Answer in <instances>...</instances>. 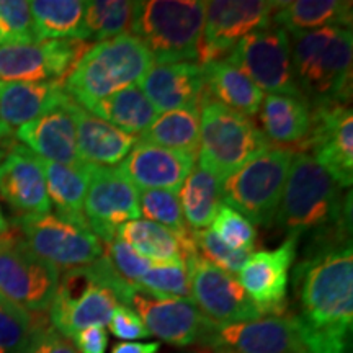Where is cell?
Returning <instances> with one entry per match:
<instances>
[{
  "label": "cell",
  "instance_id": "obj_1",
  "mask_svg": "<svg viewBox=\"0 0 353 353\" xmlns=\"http://www.w3.org/2000/svg\"><path fill=\"white\" fill-rule=\"evenodd\" d=\"M341 190L307 152H294L275 223L286 237H309L304 257L352 244V198Z\"/></svg>",
  "mask_w": 353,
  "mask_h": 353
},
{
  "label": "cell",
  "instance_id": "obj_2",
  "mask_svg": "<svg viewBox=\"0 0 353 353\" xmlns=\"http://www.w3.org/2000/svg\"><path fill=\"white\" fill-rule=\"evenodd\" d=\"M301 316L321 332L348 339L353 321L352 244L307 255L294 268Z\"/></svg>",
  "mask_w": 353,
  "mask_h": 353
},
{
  "label": "cell",
  "instance_id": "obj_3",
  "mask_svg": "<svg viewBox=\"0 0 353 353\" xmlns=\"http://www.w3.org/2000/svg\"><path fill=\"white\" fill-rule=\"evenodd\" d=\"M134 288L101 255L94 263L64 272L59 278L50 306V324L68 339L92 325L105 327L118 304H130Z\"/></svg>",
  "mask_w": 353,
  "mask_h": 353
},
{
  "label": "cell",
  "instance_id": "obj_4",
  "mask_svg": "<svg viewBox=\"0 0 353 353\" xmlns=\"http://www.w3.org/2000/svg\"><path fill=\"white\" fill-rule=\"evenodd\" d=\"M291 63L299 94L309 105L352 100V28L327 26L306 33H288Z\"/></svg>",
  "mask_w": 353,
  "mask_h": 353
},
{
  "label": "cell",
  "instance_id": "obj_5",
  "mask_svg": "<svg viewBox=\"0 0 353 353\" xmlns=\"http://www.w3.org/2000/svg\"><path fill=\"white\" fill-rule=\"evenodd\" d=\"M154 65L148 48L132 34L90 46L64 81V92L82 108L136 85Z\"/></svg>",
  "mask_w": 353,
  "mask_h": 353
},
{
  "label": "cell",
  "instance_id": "obj_6",
  "mask_svg": "<svg viewBox=\"0 0 353 353\" xmlns=\"http://www.w3.org/2000/svg\"><path fill=\"white\" fill-rule=\"evenodd\" d=\"M205 10L200 0L134 2L130 34L148 48L154 64L196 63Z\"/></svg>",
  "mask_w": 353,
  "mask_h": 353
},
{
  "label": "cell",
  "instance_id": "obj_7",
  "mask_svg": "<svg viewBox=\"0 0 353 353\" xmlns=\"http://www.w3.org/2000/svg\"><path fill=\"white\" fill-rule=\"evenodd\" d=\"M208 343L232 353H347V339L311 327L299 314L216 325Z\"/></svg>",
  "mask_w": 353,
  "mask_h": 353
},
{
  "label": "cell",
  "instance_id": "obj_8",
  "mask_svg": "<svg viewBox=\"0 0 353 353\" xmlns=\"http://www.w3.org/2000/svg\"><path fill=\"white\" fill-rule=\"evenodd\" d=\"M270 145L250 118L213 100L200 105L198 165L221 182Z\"/></svg>",
  "mask_w": 353,
  "mask_h": 353
},
{
  "label": "cell",
  "instance_id": "obj_9",
  "mask_svg": "<svg viewBox=\"0 0 353 353\" xmlns=\"http://www.w3.org/2000/svg\"><path fill=\"white\" fill-rule=\"evenodd\" d=\"M293 156L294 149L270 145L221 182V203L250 223L272 226Z\"/></svg>",
  "mask_w": 353,
  "mask_h": 353
},
{
  "label": "cell",
  "instance_id": "obj_10",
  "mask_svg": "<svg viewBox=\"0 0 353 353\" xmlns=\"http://www.w3.org/2000/svg\"><path fill=\"white\" fill-rule=\"evenodd\" d=\"M59 270L34 255L17 229L0 234V293L28 312L50 311Z\"/></svg>",
  "mask_w": 353,
  "mask_h": 353
},
{
  "label": "cell",
  "instance_id": "obj_11",
  "mask_svg": "<svg viewBox=\"0 0 353 353\" xmlns=\"http://www.w3.org/2000/svg\"><path fill=\"white\" fill-rule=\"evenodd\" d=\"M15 229L34 255L59 272L87 267L103 255V244L90 229L52 213L19 216Z\"/></svg>",
  "mask_w": 353,
  "mask_h": 353
},
{
  "label": "cell",
  "instance_id": "obj_12",
  "mask_svg": "<svg viewBox=\"0 0 353 353\" xmlns=\"http://www.w3.org/2000/svg\"><path fill=\"white\" fill-rule=\"evenodd\" d=\"M262 92L303 97L294 81L290 34L276 25L247 34L226 57Z\"/></svg>",
  "mask_w": 353,
  "mask_h": 353
},
{
  "label": "cell",
  "instance_id": "obj_13",
  "mask_svg": "<svg viewBox=\"0 0 353 353\" xmlns=\"http://www.w3.org/2000/svg\"><path fill=\"white\" fill-rule=\"evenodd\" d=\"M278 2L267 0L206 2L196 64L205 65L226 59L242 38L272 25V17Z\"/></svg>",
  "mask_w": 353,
  "mask_h": 353
},
{
  "label": "cell",
  "instance_id": "obj_14",
  "mask_svg": "<svg viewBox=\"0 0 353 353\" xmlns=\"http://www.w3.org/2000/svg\"><path fill=\"white\" fill-rule=\"evenodd\" d=\"M311 128L299 151L307 152L341 188L353 182V114L350 103L309 105Z\"/></svg>",
  "mask_w": 353,
  "mask_h": 353
},
{
  "label": "cell",
  "instance_id": "obj_15",
  "mask_svg": "<svg viewBox=\"0 0 353 353\" xmlns=\"http://www.w3.org/2000/svg\"><path fill=\"white\" fill-rule=\"evenodd\" d=\"M82 39H46L0 46V82H61L85 54Z\"/></svg>",
  "mask_w": 353,
  "mask_h": 353
},
{
  "label": "cell",
  "instance_id": "obj_16",
  "mask_svg": "<svg viewBox=\"0 0 353 353\" xmlns=\"http://www.w3.org/2000/svg\"><path fill=\"white\" fill-rule=\"evenodd\" d=\"M190 273L192 299L214 325L239 324L263 317L237 275L221 270L201 255L185 263Z\"/></svg>",
  "mask_w": 353,
  "mask_h": 353
},
{
  "label": "cell",
  "instance_id": "obj_17",
  "mask_svg": "<svg viewBox=\"0 0 353 353\" xmlns=\"http://www.w3.org/2000/svg\"><path fill=\"white\" fill-rule=\"evenodd\" d=\"M83 213L90 231L103 244L112 242L121 224L141 218L138 188L118 167H94Z\"/></svg>",
  "mask_w": 353,
  "mask_h": 353
},
{
  "label": "cell",
  "instance_id": "obj_18",
  "mask_svg": "<svg viewBox=\"0 0 353 353\" xmlns=\"http://www.w3.org/2000/svg\"><path fill=\"white\" fill-rule=\"evenodd\" d=\"M128 307L138 312L149 334L172 345L208 343L216 327L196 307L193 299L154 298L145 291L134 288Z\"/></svg>",
  "mask_w": 353,
  "mask_h": 353
},
{
  "label": "cell",
  "instance_id": "obj_19",
  "mask_svg": "<svg viewBox=\"0 0 353 353\" xmlns=\"http://www.w3.org/2000/svg\"><path fill=\"white\" fill-rule=\"evenodd\" d=\"M298 245L296 237H286L276 249L254 252L237 273L242 288L262 316H281L285 312L288 275Z\"/></svg>",
  "mask_w": 353,
  "mask_h": 353
},
{
  "label": "cell",
  "instance_id": "obj_20",
  "mask_svg": "<svg viewBox=\"0 0 353 353\" xmlns=\"http://www.w3.org/2000/svg\"><path fill=\"white\" fill-rule=\"evenodd\" d=\"M0 196L19 216L51 213L41 159L25 145L13 144L0 161Z\"/></svg>",
  "mask_w": 353,
  "mask_h": 353
},
{
  "label": "cell",
  "instance_id": "obj_21",
  "mask_svg": "<svg viewBox=\"0 0 353 353\" xmlns=\"http://www.w3.org/2000/svg\"><path fill=\"white\" fill-rule=\"evenodd\" d=\"M69 105L70 99L65 97L54 108L19 128L15 138L44 161L64 165L85 164L77 151L76 121Z\"/></svg>",
  "mask_w": 353,
  "mask_h": 353
},
{
  "label": "cell",
  "instance_id": "obj_22",
  "mask_svg": "<svg viewBox=\"0 0 353 353\" xmlns=\"http://www.w3.org/2000/svg\"><path fill=\"white\" fill-rule=\"evenodd\" d=\"M195 164L196 156L138 141L118 169L139 190L179 193Z\"/></svg>",
  "mask_w": 353,
  "mask_h": 353
},
{
  "label": "cell",
  "instance_id": "obj_23",
  "mask_svg": "<svg viewBox=\"0 0 353 353\" xmlns=\"http://www.w3.org/2000/svg\"><path fill=\"white\" fill-rule=\"evenodd\" d=\"M156 112L196 110L200 112L205 72L196 63L154 64L138 82Z\"/></svg>",
  "mask_w": 353,
  "mask_h": 353
},
{
  "label": "cell",
  "instance_id": "obj_24",
  "mask_svg": "<svg viewBox=\"0 0 353 353\" xmlns=\"http://www.w3.org/2000/svg\"><path fill=\"white\" fill-rule=\"evenodd\" d=\"M65 97L61 82H0V138L7 144L19 128L54 108Z\"/></svg>",
  "mask_w": 353,
  "mask_h": 353
},
{
  "label": "cell",
  "instance_id": "obj_25",
  "mask_svg": "<svg viewBox=\"0 0 353 353\" xmlns=\"http://www.w3.org/2000/svg\"><path fill=\"white\" fill-rule=\"evenodd\" d=\"M69 107L76 121L79 156L85 164L92 167H114L121 164L123 159L138 143V136L126 134L110 123L100 120L72 99Z\"/></svg>",
  "mask_w": 353,
  "mask_h": 353
},
{
  "label": "cell",
  "instance_id": "obj_26",
  "mask_svg": "<svg viewBox=\"0 0 353 353\" xmlns=\"http://www.w3.org/2000/svg\"><path fill=\"white\" fill-rule=\"evenodd\" d=\"M262 132L272 145L301 148L311 128V107L303 97L291 95H263L259 110Z\"/></svg>",
  "mask_w": 353,
  "mask_h": 353
},
{
  "label": "cell",
  "instance_id": "obj_27",
  "mask_svg": "<svg viewBox=\"0 0 353 353\" xmlns=\"http://www.w3.org/2000/svg\"><path fill=\"white\" fill-rule=\"evenodd\" d=\"M203 72H205V87H203L201 103L213 100L247 118L259 114L265 94L244 72L229 64L226 59L205 64Z\"/></svg>",
  "mask_w": 353,
  "mask_h": 353
},
{
  "label": "cell",
  "instance_id": "obj_28",
  "mask_svg": "<svg viewBox=\"0 0 353 353\" xmlns=\"http://www.w3.org/2000/svg\"><path fill=\"white\" fill-rule=\"evenodd\" d=\"M41 167L46 180L48 196L51 206H54L56 216L76 223L79 226L88 228L83 203H85L88 180L94 167L88 164L64 165L44 159H41Z\"/></svg>",
  "mask_w": 353,
  "mask_h": 353
},
{
  "label": "cell",
  "instance_id": "obj_29",
  "mask_svg": "<svg viewBox=\"0 0 353 353\" xmlns=\"http://www.w3.org/2000/svg\"><path fill=\"white\" fill-rule=\"evenodd\" d=\"M272 23L286 33H306L327 26L352 28V2L345 0H294L278 2Z\"/></svg>",
  "mask_w": 353,
  "mask_h": 353
},
{
  "label": "cell",
  "instance_id": "obj_30",
  "mask_svg": "<svg viewBox=\"0 0 353 353\" xmlns=\"http://www.w3.org/2000/svg\"><path fill=\"white\" fill-rule=\"evenodd\" d=\"M87 112L131 136H139L157 117L156 108L143 94L138 83L95 101L87 108Z\"/></svg>",
  "mask_w": 353,
  "mask_h": 353
},
{
  "label": "cell",
  "instance_id": "obj_31",
  "mask_svg": "<svg viewBox=\"0 0 353 353\" xmlns=\"http://www.w3.org/2000/svg\"><path fill=\"white\" fill-rule=\"evenodd\" d=\"M117 239L154 265L183 262V244L179 237L152 221H128L118 228Z\"/></svg>",
  "mask_w": 353,
  "mask_h": 353
},
{
  "label": "cell",
  "instance_id": "obj_32",
  "mask_svg": "<svg viewBox=\"0 0 353 353\" xmlns=\"http://www.w3.org/2000/svg\"><path fill=\"white\" fill-rule=\"evenodd\" d=\"M141 143L198 156L200 149V112L174 110L157 114L156 120L138 136Z\"/></svg>",
  "mask_w": 353,
  "mask_h": 353
},
{
  "label": "cell",
  "instance_id": "obj_33",
  "mask_svg": "<svg viewBox=\"0 0 353 353\" xmlns=\"http://www.w3.org/2000/svg\"><path fill=\"white\" fill-rule=\"evenodd\" d=\"M179 200L192 231L208 229L221 206V180L195 164L179 190Z\"/></svg>",
  "mask_w": 353,
  "mask_h": 353
},
{
  "label": "cell",
  "instance_id": "obj_34",
  "mask_svg": "<svg viewBox=\"0 0 353 353\" xmlns=\"http://www.w3.org/2000/svg\"><path fill=\"white\" fill-rule=\"evenodd\" d=\"M38 41L46 39H81L82 0H34L30 2Z\"/></svg>",
  "mask_w": 353,
  "mask_h": 353
},
{
  "label": "cell",
  "instance_id": "obj_35",
  "mask_svg": "<svg viewBox=\"0 0 353 353\" xmlns=\"http://www.w3.org/2000/svg\"><path fill=\"white\" fill-rule=\"evenodd\" d=\"M134 2L128 0H90L85 2L82 21V41H107L130 34Z\"/></svg>",
  "mask_w": 353,
  "mask_h": 353
},
{
  "label": "cell",
  "instance_id": "obj_36",
  "mask_svg": "<svg viewBox=\"0 0 353 353\" xmlns=\"http://www.w3.org/2000/svg\"><path fill=\"white\" fill-rule=\"evenodd\" d=\"M139 210L148 221L174 232L183 245L193 242V231L183 218L179 193L167 190H141Z\"/></svg>",
  "mask_w": 353,
  "mask_h": 353
},
{
  "label": "cell",
  "instance_id": "obj_37",
  "mask_svg": "<svg viewBox=\"0 0 353 353\" xmlns=\"http://www.w3.org/2000/svg\"><path fill=\"white\" fill-rule=\"evenodd\" d=\"M38 322L0 293V353H26Z\"/></svg>",
  "mask_w": 353,
  "mask_h": 353
},
{
  "label": "cell",
  "instance_id": "obj_38",
  "mask_svg": "<svg viewBox=\"0 0 353 353\" xmlns=\"http://www.w3.org/2000/svg\"><path fill=\"white\" fill-rule=\"evenodd\" d=\"M136 288L145 291L154 298L192 299L190 273L183 262L152 265L141 276Z\"/></svg>",
  "mask_w": 353,
  "mask_h": 353
},
{
  "label": "cell",
  "instance_id": "obj_39",
  "mask_svg": "<svg viewBox=\"0 0 353 353\" xmlns=\"http://www.w3.org/2000/svg\"><path fill=\"white\" fill-rule=\"evenodd\" d=\"M37 41L30 2L0 0V46Z\"/></svg>",
  "mask_w": 353,
  "mask_h": 353
},
{
  "label": "cell",
  "instance_id": "obj_40",
  "mask_svg": "<svg viewBox=\"0 0 353 353\" xmlns=\"http://www.w3.org/2000/svg\"><path fill=\"white\" fill-rule=\"evenodd\" d=\"M211 231L218 236L221 242L234 250H254L257 239L254 224L223 203L211 221Z\"/></svg>",
  "mask_w": 353,
  "mask_h": 353
},
{
  "label": "cell",
  "instance_id": "obj_41",
  "mask_svg": "<svg viewBox=\"0 0 353 353\" xmlns=\"http://www.w3.org/2000/svg\"><path fill=\"white\" fill-rule=\"evenodd\" d=\"M193 241H195L198 254L210 263L216 265L221 270L237 275L241 268L247 263L254 250H234L224 242L218 239V236L211 229H201L193 231Z\"/></svg>",
  "mask_w": 353,
  "mask_h": 353
},
{
  "label": "cell",
  "instance_id": "obj_42",
  "mask_svg": "<svg viewBox=\"0 0 353 353\" xmlns=\"http://www.w3.org/2000/svg\"><path fill=\"white\" fill-rule=\"evenodd\" d=\"M103 257L108 260V263L118 273V276L123 278L131 286H138L141 276L154 265L117 237L112 242L103 244Z\"/></svg>",
  "mask_w": 353,
  "mask_h": 353
},
{
  "label": "cell",
  "instance_id": "obj_43",
  "mask_svg": "<svg viewBox=\"0 0 353 353\" xmlns=\"http://www.w3.org/2000/svg\"><path fill=\"white\" fill-rule=\"evenodd\" d=\"M108 329L117 339H121L125 342L139 341V339L151 337L148 327L144 325L138 312L134 309L118 304L114 307L112 317L108 321Z\"/></svg>",
  "mask_w": 353,
  "mask_h": 353
},
{
  "label": "cell",
  "instance_id": "obj_44",
  "mask_svg": "<svg viewBox=\"0 0 353 353\" xmlns=\"http://www.w3.org/2000/svg\"><path fill=\"white\" fill-rule=\"evenodd\" d=\"M26 353H79L70 339L64 337L51 324L38 322Z\"/></svg>",
  "mask_w": 353,
  "mask_h": 353
},
{
  "label": "cell",
  "instance_id": "obj_45",
  "mask_svg": "<svg viewBox=\"0 0 353 353\" xmlns=\"http://www.w3.org/2000/svg\"><path fill=\"white\" fill-rule=\"evenodd\" d=\"M79 353H105L108 348V332L101 325H92L70 339Z\"/></svg>",
  "mask_w": 353,
  "mask_h": 353
},
{
  "label": "cell",
  "instance_id": "obj_46",
  "mask_svg": "<svg viewBox=\"0 0 353 353\" xmlns=\"http://www.w3.org/2000/svg\"><path fill=\"white\" fill-rule=\"evenodd\" d=\"M161 350V343H141V342H123L117 343L112 348V353H159Z\"/></svg>",
  "mask_w": 353,
  "mask_h": 353
},
{
  "label": "cell",
  "instance_id": "obj_47",
  "mask_svg": "<svg viewBox=\"0 0 353 353\" xmlns=\"http://www.w3.org/2000/svg\"><path fill=\"white\" fill-rule=\"evenodd\" d=\"M8 223H7V219L3 218V213H2V210H0V234H3L6 231H8Z\"/></svg>",
  "mask_w": 353,
  "mask_h": 353
},
{
  "label": "cell",
  "instance_id": "obj_48",
  "mask_svg": "<svg viewBox=\"0 0 353 353\" xmlns=\"http://www.w3.org/2000/svg\"><path fill=\"white\" fill-rule=\"evenodd\" d=\"M6 149H7V144L3 143L2 138H0V161H2L3 156H6Z\"/></svg>",
  "mask_w": 353,
  "mask_h": 353
}]
</instances>
